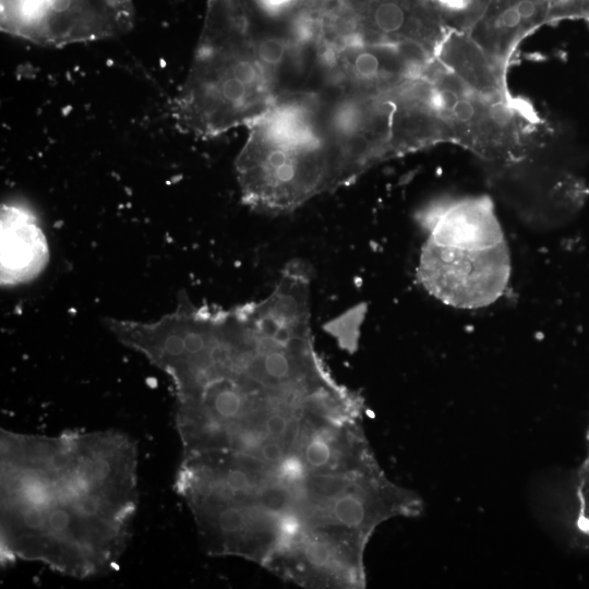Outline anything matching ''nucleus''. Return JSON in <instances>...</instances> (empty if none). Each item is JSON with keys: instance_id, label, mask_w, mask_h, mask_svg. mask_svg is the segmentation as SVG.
Wrapping results in <instances>:
<instances>
[{"instance_id": "obj_9", "label": "nucleus", "mask_w": 589, "mask_h": 589, "mask_svg": "<svg viewBox=\"0 0 589 589\" xmlns=\"http://www.w3.org/2000/svg\"><path fill=\"white\" fill-rule=\"evenodd\" d=\"M1 284L15 286L34 279L45 268L48 244L35 217L17 205H3L0 226Z\"/></svg>"}, {"instance_id": "obj_3", "label": "nucleus", "mask_w": 589, "mask_h": 589, "mask_svg": "<svg viewBox=\"0 0 589 589\" xmlns=\"http://www.w3.org/2000/svg\"><path fill=\"white\" fill-rule=\"evenodd\" d=\"M248 129L236 173L241 199L252 209L289 213L340 187L316 121L313 94H278Z\"/></svg>"}, {"instance_id": "obj_6", "label": "nucleus", "mask_w": 589, "mask_h": 589, "mask_svg": "<svg viewBox=\"0 0 589 589\" xmlns=\"http://www.w3.org/2000/svg\"><path fill=\"white\" fill-rule=\"evenodd\" d=\"M1 29L41 46L101 40L129 32L133 0H0Z\"/></svg>"}, {"instance_id": "obj_8", "label": "nucleus", "mask_w": 589, "mask_h": 589, "mask_svg": "<svg viewBox=\"0 0 589 589\" xmlns=\"http://www.w3.org/2000/svg\"><path fill=\"white\" fill-rule=\"evenodd\" d=\"M450 28L507 70L519 44L549 23L551 0H441Z\"/></svg>"}, {"instance_id": "obj_13", "label": "nucleus", "mask_w": 589, "mask_h": 589, "mask_svg": "<svg viewBox=\"0 0 589 589\" xmlns=\"http://www.w3.org/2000/svg\"><path fill=\"white\" fill-rule=\"evenodd\" d=\"M587 442H588V455L589 456V431H588V434H587Z\"/></svg>"}, {"instance_id": "obj_4", "label": "nucleus", "mask_w": 589, "mask_h": 589, "mask_svg": "<svg viewBox=\"0 0 589 589\" xmlns=\"http://www.w3.org/2000/svg\"><path fill=\"white\" fill-rule=\"evenodd\" d=\"M421 217L426 237L416 275L429 294L464 310L489 306L504 296L512 259L488 196L441 199Z\"/></svg>"}, {"instance_id": "obj_10", "label": "nucleus", "mask_w": 589, "mask_h": 589, "mask_svg": "<svg viewBox=\"0 0 589 589\" xmlns=\"http://www.w3.org/2000/svg\"><path fill=\"white\" fill-rule=\"evenodd\" d=\"M434 60L471 89L488 94L508 93L506 69L494 62L466 33L450 28Z\"/></svg>"}, {"instance_id": "obj_12", "label": "nucleus", "mask_w": 589, "mask_h": 589, "mask_svg": "<svg viewBox=\"0 0 589 589\" xmlns=\"http://www.w3.org/2000/svg\"><path fill=\"white\" fill-rule=\"evenodd\" d=\"M581 20L589 24V0H551L549 23Z\"/></svg>"}, {"instance_id": "obj_7", "label": "nucleus", "mask_w": 589, "mask_h": 589, "mask_svg": "<svg viewBox=\"0 0 589 589\" xmlns=\"http://www.w3.org/2000/svg\"><path fill=\"white\" fill-rule=\"evenodd\" d=\"M368 540L341 526L306 525L274 552L265 567L302 587L364 588Z\"/></svg>"}, {"instance_id": "obj_2", "label": "nucleus", "mask_w": 589, "mask_h": 589, "mask_svg": "<svg viewBox=\"0 0 589 589\" xmlns=\"http://www.w3.org/2000/svg\"><path fill=\"white\" fill-rule=\"evenodd\" d=\"M242 0H208L187 76L172 105L177 127L214 137L248 127L275 103L273 68L262 57Z\"/></svg>"}, {"instance_id": "obj_5", "label": "nucleus", "mask_w": 589, "mask_h": 589, "mask_svg": "<svg viewBox=\"0 0 589 589\" xmlns=\"http://www.w3.org/2000/svg\"><path fill=\"white\" fill-rule=\"evenodd\" d=\"M436 111L450 143L477 155L492 169L501 192L545 164L538 160L542 120L509 92L488 95L466 86L433 60L425 70Z\"/></svg>"}, {"instance_id": "obj_11", "label": "nucleus", "mask_w": 589, "mask_h": 589, "mask_svg": "<svg viewBox=\"0 0 589 589\" xmlns=\"http://www.w3.org/2000/svg\"><path fill=\"white\" fill-rule=\"evenodd\" d=\"M574 526L580 536L589 539V456L574 479Z\"/></svg>"}, {"instance_id": "obj_1", "label": "nucleus", "mask_w": 589, "mask_h": 589, "mask_svg": "<svg viewBox=\"0 0 589 589\" xmlns=\"http://www.w3.org/2000/svg\"><path fill=\"white\" fill-rule=\"evenodd\" d=\"M137 505L136 447L123 433L1 431V549L73 577L117 567Z\"/></svg>"}]
</instances>
